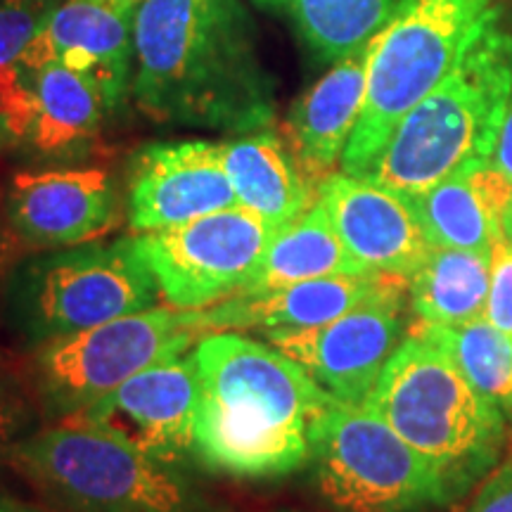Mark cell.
<instances>
[{"mask_svg": "<svg viewBox=\"0 0 512 512\" xmlns=\"http://www.w3.org/2000/svg\"><path fill=\"white\" fill-rule=\"evenodd\" d=\"M432 247L472 249L494 254L505 240L503 219L512 202V183L489 159L460 166L418 197H408Z\"/></svg>", "mask_w": 512, "mask_h": 512, "instance_id": "cell-19", "label": "cell"}, {"mask_svg": "<svg viewBox=\"0 0 512 512\" xmlns=\"http://www.w3.org/2000/svg\"><path fill=\"white\" fill-rule=\"evenodd\" d=\"M484 318L512 337V240H501L491 254V283Z\"/></svg>", "mask_w": 512, "mask_h": 512, "instance_id": "cell-27", "label": "cell"}, {"mask_svg": "<svg viewBox=\"0 0 512 512\" xmlns=\"http://www.w3.org/2000/svg\"><path fill=\"white\" fill-rule=\"evenodd\" d=\"M489 162L505 181L512 183V98L508 110H505L501 131H498L494 152H491Z\"/></svg>", "mask_w": 512, "mask_h": 512, "instance_id": "cell-30", "label": "cell"}, {"mask_svg": "<svg viewBox=\"0 0 512 512\" xmlns=\"http://www.w3.org/2000/svg\"><path fill=\"white\" fill-rule=\"evenodd\" d=\"M5 145H15V140H12L10 128H8V124H5L3 114H0V147H5Z\"/></svg>", "mask_w": 512, "mask_h": 512, "instance_id": "cell-32", "label": "cell"}, {"mask_svg": "<svg viewBox=\"0 0 512 512\" xmlns=\"http://www.w3.org/2000/svg\"><path fill=\"white\" fill-rule=\"evenodd\" d=\"M8 221L27 247L83 245L121 223L119 188L105 169L22 171L10 181Z\"/></svg>", "mask_w": 512, "mask_h": 512, "instance_id": "cell-15", "label": "cell"}, {"mask_svg": "<svg viewBox=\"0 0 512 512\" xmlns=\"http://www.w3.org/2000/svg\"><path fill=\"white\" fill-rule=\"evenodd\" d=\"M496 0H403L368 46L366 100L342 157L363 176L401 119L446 79L491 19Z\"/></svg>", "mask_w": 512, "mask_h": 512, "instance_id": "cell-6", "label": "cell"}, {"mask_svg": "<svg viewBox=\"0 0 512 512\" xmlns=\"http://www.w3.org/2000/svg\"><path fill=\"white\" fill-rule=\"evenodd\" d=\"M318 200L344 247L368 271L408 280L430 254L408 197L366 176L335 171L318 185Z\"/></svg>", "mask_w": 512, "mask_h": 512, "instance_id": "cell-16", "label": "cell"}, {"mask_svg": "<svg viewBox=\"0 0 512 512\" xmlns=\"http://www.w3.org/2000/svg\"><path fill=\"white\" fill-rule=\"evenodd\" d=\"M503 230H505V240H512V202L508 211H505V219H503Z\"/></svg>", "mask_w": 512, "mask_h": 512, "instance_id": "cell-33", "label": "cell"}, {"mask_svg": "<svg viewBox=\"0 0 512 512\" xmlns=\"http://www.w3.org/2000/svg\"><path fill=\"white\" fill-rule=\"evenodd\" d=\"M465 512H512V448L484 477Z\"/></svg>", "mask_w": 512, "mask_h": 512, "instance_id": "cell-29", "label": "cell"}, {"mask_svg": "<svg viewBox=\"0 0 512 512\" xmlns=\"http://www.w3.org/2000/svg\"><path fill=\"white\" fill-rule=\"evenodd\" d=\"M200 368L195 351L152 363L69 418L100 427L162 463L183 467L192 458Z\"/></svg>", "mask_w": 512, "mask_h": 512, "instance_id": "cell-12", "label": "cell"}, {"mask_svg": "<svg viewBox=\"0 0 512 512\" xmlns=\"http://www.w3.org/2000/svg\"><path fill=\"white\" fill-rule=\"evenodd\" d=\"M0 460L69 512H207L183 467L79 418L31 432Z\"/></svg>", "mask_w": 512, "mask_h": 512, "instance_id": "cell-5", "label": "cell"}, {"mask_svg": "<svg viewBox=\"0 0 512 512\" xmlns=\"http://www.w3.org/2000/svg\"><path fill=\"white\" fill-rule=\"evenodd\" d=\"M133 98L159 124L254 133L275 117V81L242 0H140Z\"/></svg>", "mask_w": 512, "mask_h": 512, "instance_id": "cell-1", "label": "cell"}, {"mask_svg": "<svg viewBox=\"0 0 512 512\" xmlns=\"http://www.w3.org/2000/svg\"><path fill=\"white\" fill-rule=\"evenodd\" d=\"M370 46V43H368ZM368 46L335 62L290 107L285 136L294 159L313 183L320 185L342 164L351 133L366 100Z\"/></svg>", "mask_w": 512, "mask_h": 512, "instance_id": "cell-18", "label": "cell"}, {"mask_svg": "<svg viewBox=\"0 0 512 512\" xmlns=\"http://www.w3.org/2000/svg\"><path fill=\"white\" fill-rule=\"evenodd\" d=\"M0 512H41L36 508H29V505L10 501V498H0Z\"/></svg>", "mask_w": 512, "mask_h": 512, "instance_id": "cell-31", "label": "cell"}, {"mask_svg": "<svg viewBox=\"0 0 512 512\" xmlns=\"http://www.w3.org/2000/svg\"><path fill=\"white\" fill-rule=\"evenodd\" d=\"M0 273H3V247H0Z\"/></svg>", "mask_w": 512, "mask_h": 512, "instance_id": "cell-34", "label": "cell"}, {"mask_svg": "<svg viewBox=\"0 0 512 512\" xmlns=\"http://www.w3.org/2000/svg\"><path fill=\"white\" fill-rule=\"evenodd\" d=\"M275 230L238 204L136 240L169 306L202 311L254 283Z\"/></svg>", "mask_w": 512, "mask_h": 512, "instance_id": "cell-10", "label": "cell"}, {"mask_svg": "<svg viewBox=\"0 0 512 512\" xmlns=\"http://www.w3.org/2000/svg\"><path fill=\"white\" fill-rule=\"evenodd\" d=\"M408 287L356 306L311 330H268V344L297 361L318 387L344 403H363L411 330L403 318Z\"/></svg>", "mask_w": 512, "mask_h": 512, "instance_id": "cell-11", "label": "cell"}, {"mask_svg": "<svg viewBox=\"0 0 512 512\" xmlns=\"http://www.w3.org/2000/svg\"><path fill=\"white\" fill-rule=\"evenodd\" d=\"M512 98V34L491 19L458 67L418 102L382 147L366 178L418 197L458 171L489 159Z\"/></svg>", "mask_w": 512, "mask_h": 512, "instance_id": "cell-3", "label": "cell"}, {"mask_svg": "<svg viewBox=\"0 0 512 512\" xmlns=\"http://www.w3.org/2000/svg\"><path fill=\"white\" fill-rule=\"evenodd\" d=\"M195 358L197 463L235 479H278L309 463V427L335 396L273 344L238 332L202 337Z\"/></svg>", "mask_w": 512, "mask_h": 512, "instance_id": "cell-2", "label": "cell"}, {"mask_svg": "<svg viewBox=\"0 0 512 512\" xmlns=\"http://www.w3.org/2000/svg\"><path fill=\"white\" fill-rule=\"evenodd\" d=\"M159 285L136 238L83 242L29 256L3 287L8 328L31 349L50 339L157 309Z\"/></svg>", "mask_w": 512, "mask_h": 512, "instance_id": "cell-7", "label": "cell"}, {"mask_svg": "<svg viewBox=\"0 0 512 512\" xmlns=\"http://www.w3.org/2000/svg\"><path fill=\"white\" fill-rule=\"evenodd\" d=\"M221 162L240 207L273 228L297 221L318 200V185L304 174L287 140L264 128L221 143Z\"/></svg>", "mask_w": 512, "mask_h": 512, "instance_id": "cell-20", "label": "cell"}, {"mask_svg": "<svg viewBox=\"0 0 512 512\" xmlns=\"http://www.w3.org/2000/svg\"><path fill=\"white\" fill-rule=\"evenodd\" d=\"M136 10V0L57 3L19 62L29 69L67 64L95 81L107 110H117L133 91Z\"/></svg>", "mask_w": 512, "mask_h": 512, "instance_id": "cell-13", "label": "cell"}, {"mask_svg": "<svg viewBox=\"0 0 512 512\" xmlns=\"http://www.w3.org/2000/svg\"><path fill=\"white\" fill-rule=\"evenodd\" d=\"M238 204L221 162V143H155L133 159L128 223L136 233L174 228Z\"/></svg>", "mask_w": 512, "mask_h": 512, "instance_id": "cell-14", "label": "cell"}, {"mask_svg": "<svg viewBox=\"0 0 512 512\" xmlns=\"http://www.w3.org/2000/svg\"><path fill=\"white\" fill-rule=\"evenodd\" d=\"M280 15L316 55L335 64L368 46L394 17L403 0H254Z\"/></svg>", "mask_w": 512, "mask_h": 512, "instance_id": "cell-22", "label": "cell"}, {"mask_svg": "<svg viewBox=\"0 0 512 512\" xmlns=\"http://www.w3.org/2000/svg\"><path fill=\"white\" fill-rule=\"evenodd\" d=\"M136 3H140V0H136Z\"/></svg>", "mask_w": 512, "mask_h": 512, "instance_id": "cell-35", "label": "cell"}, {"mask_svg": "<svg viewBox=\"0 0 512 512\" xmlns=\"http://www.w3.org/2000/svg\"><path fill=\"white\" fill-rule=\"evenodd\" d=\"M344 273H370L363 268L332 226L325 204L316 200L297 221L275 230L264 264L245 292H264L311 278ZM242 294V292H240Z\"/></svg>", "mask_w": 512, "mask_h": 512, "instance_id": "cell-23", "label": "cell"}, {"mask_svg": "<svg viewBox=\"0 0 512 512\" xmlns=\"http://www.w3.org/2000/svg\"><path fill=\"white\" fill-rule=\"evenodd\" d=\"M313 484L339 512H425L456 501L425 456L363 403L332 399L309 427Z\"/></svg>", "mask_w": 512, "mask_h": 512, "instance_id": "cell-8", "label": "cell"}, {"mask_svg": "<svg viewBox=\"0 0 512 512\" xmlns=\"http://www.w3.org/2000/svg\"><path fill=\"white\" fill-rule=\"evenodd\" d=\"M55 5L53 0H0V67L22 57Z\"/></svg>", "mask_w": 512, "mask_h": 512, "instance_id": "cell-26", "label": "cell"}, {"mask_svg": "<svg viewBox=\"0 0 512 512\" xmlns=\"http://www.w3.org/2000/svg\"><path fill=\"white\" fill-rule=\"evenodd\" d=\"M363 406L384 418L463 498L494 470L508 425L430 339L408 332Z\"/></svg>", "mask_w": 512, "mask_h": 512, "instance_id": "cell-4", "label": "cell"}, {"mask_svg": "<svg viewBox=\"0 0 512 512\" xmlns=\"http://www.w3.org/2000/svg\"><path fill=\"white\" fill-rule=\"evenodd\" d=\"M34 427V408L15 377L0 366V453L29 437Z\"/></svg>", "mask_w": 512, "mask_h": 512, "instance_id": "cell-28", "label": "cell"}, {"mask_svg": "<svg viewBox=\"0 0 512 512\" xmlns=\"http://www.w3.org/2000/svg\"><path fill=\"white\" fill-rule=\"evenodd\" d=\"M401 287H408V280L375 271L325 275L275 290L235 294L202 311H185V323L200 332L311 330Z\"/></svg>", "mask_w": 512, "mask_h": 512, "instance_id": "cell-17", "label": "cell"}, {"mask_svg": "<svg viewBox=\"0 0 512 512\" xmlns=\"http://www.w3.org/2000/svg\"><path fill=\"white\" fill-rule=\"evenodd\" d=\"M31 72L34 124L27 143L46 155H64L91 143L107 112L95 81L62 62H48Z\"/></svg>", "mask_w": 512, "mask_h": 512, "instance_id": "cell-21", "label": "cell"}, {"mask_svg": "<svg viewBox=\"0 0 512 512\" xmlns=\"http://www.w3.org/2000/svg\"><path fill=\"white\" fill-rule=\"evenodd\" d=\"M200 330L185 311L150 309L38 344L31 382L48 418L64 420L93 406L128 377L162 358L183 354Z\"/></svg>", "mask_w": 512, "mask_h": 512, "instance_id": "cell-9", "label": "cell"}, {"mask_svg": "<svg viewBox=\"0 0 512 512\" xmlns=\"http://www.w3.org/2000/svg\"><path fill=\"white\" fill-rule=\"evenodd\" d=\"M411 332L444 351L486 401L512 422V337L484 316L460 325L415 323Z\"/></svg>", "mask_w": 512, "mask_h": 512, "instance_id": "cell-25", "label": "cell"}, {"mask_svg": "<svg viewBox=\"0 0 512 512\" xmlns=\"http://www.w3.org/2000/svg\"><path fill=\"white\" fill-rule=\"evenodd\" d=\"M491 283V256L472 249L432 247L408 278L418 323L460 325L484 316Z\"/></svg>", "mask_w": 512, "mask_h": 512, "instance_id": "cell-24", "label": "cell"}]
</instances>
